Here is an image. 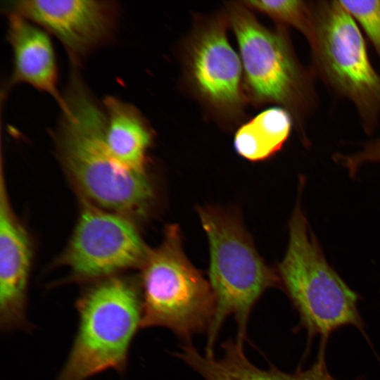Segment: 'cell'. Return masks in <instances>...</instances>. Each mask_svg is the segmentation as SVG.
Wrapping results in <instances>:
<instances>
[{
    "mask_svg": "<svg viewBox=\"0 0 380 380\" xmlns=\"http://www.w3.org/2000/svg\"><path fill=\"white\" fill-rule=\"evenodd\" d=\"M63 96L55 134L62 160L84 194L97 204L124 216L144 214L153 198L145 172L117 160L105 140L106 116L76 70Z\"/></svg>",
    "mask_w": 380,
    "mask_h": 380,
    "instance_id": "6da1fadb",
    "label": "cell"
},
{
    "mask_svg": "<svg viewBox=\"0 0 380 380\" xmlns=\"http://www.w3.org/2000/svg\"><path fill=\"white\" fill-rule=\"evenodd\" d=\"M198 210L209 243V282L215 298L205 353L214 355L224 322L234 317L236 338L243 342L255 305L267 289L280 286L281 281L278 272L264 262L234 215L210 207Z\"/></svg>",
    "mask_w": 380,
    "mask_h": 380,
    "instance_id": "7a4b0ae2",
    "label": "cell"
},
{
    "mask_svg": "<svg viewBox=\"0 0 380 380\" xmlns=\"http://www.w3.org/2000/svg\"><path fill=\"white\" fill-rule=\"evenodd\" d=\"M278 274L309 339L325 342L334 331L352 326L363 331L358 295L326 260L296 203L289 224V239Z\"/></svg>",
    "mask_w": 380,
    "mask_h": 380,
    "instance_id": "3957f363",
    "label": "cell"
},
{
    "mask_svg": "<svg viewBox=\"0 0 380 380\" xmlns=\"http://www.w3.org/2000/svg\"><path fill=\"white\" fill-rule=\"evenodd\" d=\"M78 327L68 359L56 380H87L108 369L123 373L129 351L141 328L142 307L136 288L110 277L77 302Z\"/></svg>",
    "mask_w": 380,
    "mask_h": 380,
    "instance_id": "277c9868",
    "label": "cell"
},
{
    "mask_svg": "<svg viewBox=\"0 0 380 380\" xmlns=\"http://www.w3.org/2000/svg\"><path fill=\"white\" fill-rule=\"evenodd\" d=\"M142 267L141 328H167L183 342L208 332L215 296L209 281L187 259L177 225L167 226L163 242L149 251Z\"/></svg>",
    "mask_w": 380,
    "mask_h": 380,
    "instance_id": "5b68a950",
    "label": "cell"
},
{
    "mask_svg": "<svg viewBox=\"0 0 380 380\" xmlns=\"http://www.w3.org/2000/svg\"><path fill=\"white\" fill-rule=\"evenodd\" d=\"M315 61L327 82L350 100L369 126L380 112V76L372 67L359 26L339 1L312 6Z\"/></svg>",
    "mask_w": 380,
    "mask_h": 380,
    "instance_id": "8992f818",
    "label": "cell"
},
{
    "mask_svg": "<svg viewBox=\"0 0 380 380\" xmlns=\"http://www.w3.org/2000/svg\"><path fill=\"white\" fill-rule=\"evenodd\" d=\"M229 19L252 97L292 110L300 109L305 99L306 80L285 35L262 26L246 6H231Z\"/></svg>",
    "mask_w": 380,
    "mask_h": 380,
    "instance_id": "52a82bcc",
    "label": "cell"
},
{
    "mask_svg": "<svg viewBox=\"0 0 380 380\" xmlns=\"http://www.w3.org/2000/svg\"><path fill=\"white\" fill-rule=\"evenodd\" d=\"M150 249L125 216L85 201L63 260L79 279L143 265Z\"/></svg>",
    "mask_w": 380,
    "mask_h": 380,
    "instance_id": "ba28073f",
    "label": "cell"
},
{
    "mask_svg": "<svg viewBox=\"0 0 380 380\" xmlns=\"http://www.w3.org/2000/svg\"><path fill=\"white\" fill-rule=\"evenodd\" d=\"M8 6L58 38L74 63L106 43L117 22V6L108 1L22 0Z\"/></svg>",
    "mask_w": 380,
    "mask_h": 380,
    "instance_id": "9c48e42d",
    "label": "cell"
},
{
    "mask_svg": "<svg viewBox=\"0 0 380 380\" xmlns=\"http://www.w3.org/2000/svg\"><path fill=\"white\" fill-rule=\"evenodd\" d=\"M240 62L229 43L222 19L208 24L191 43L189 58L191 80L205 100L227 115L237 113L242 106Z\"/></svg>",
    "mask_w": 380,
    "mask_h": 380,
    "instance_id": "30bf717a",
    "label": "cell"
},
{
    "mask_svg": "<svg viewBox=\"0 0 380 380\" xmlns=\"http://www.w3.org/2000/svg\"><path fill=\"white\" fill-rule=\"evenodd\" d=\"M31 248L26 231L13 213L1 175L0 327L6 332L29 329L27 289Z\"/></svg>",
    "mask_w": 380,
    "mask_h": 380,
    "instance_id": "8fae6325",
    "label": "cell"
},
{
    "mask_svg": "<svg viewBox=\"0 0 380 380\" xmlns=\"http://www.w3.org/2000/svg\"><path fill=\"white\" fill-rule=\"evenodd\" d=\"M175 353L203 380H338L329 372L322 346L317 360L306 369L286 372L271 366L262 369L253 364L243 350V342L229 339L222 344V355L201 353L191 343L184 342ZM354 380H362L358 378Z\"/></svg>",
    "mask_w": 380,
    "mask_h": 380,
    "instance_id": "7c38bea8",
    "label": "cell"
},
{
    "mask_svg": "<svg viewBox=\"0 0 380 380\" xmlns=\"http://www.w3.org/2000/svg\"><path fill=\"white\" fill-rule=\"evenodd\" d=\"M7 39L13 52L11 84H29L51 96L61 107L63 96L58 89L56 55L47 32L22 15L11 12Z\"/></svg>",
    "mask_w": 380,
    "mask_h": 380,
    "instance_id": "4fadbf2b",
    "label": "cell"
},
{
    "mask_svg": "<svg viewBox=\"0 0 380 380\" xmlns=\"http://www.w3.org/2000/svg\"><path fill=\"white\" fill-rule=\"evenodd\" d=\"M103 103L105 140L109 151L125 166L145 172L146 153L153 138L150 127L129 103L107 96Z\"/></svg>",
    "mask_w": 380,
    "mask_h": 380,
    "instance_id": "5bb4252c",
    "label": "cell"
},
{
    "mask_svg": "<svg viewBox=\"0 0 380 380\" xmlns=\"http://www.w3.org/2000/svg\"><path fill=\"white\" fill-rule=\"evenodd\" d=\"M291 127L292 120L287 110L281 107L266 109L237 130L234 148L249 160H265L281 148Z\"/></svg>",
    "mask_w": 380,
    "mask_h": 380,
    "instance_id": "9a60e30c",
    "label": "cell"
},
{
    "mask_svg": "<svg viewBox=\"0 0 380 380\" xmlns=\"http://www.w3.org/2000/svg\"><path fill=\"white\" fill-rule=\"evenodd\" d=\"M245 6L265 13L278 22L292 26L309 43L314 33L312 6L300 0L246 1Z\"/></svg>",
    "mask_w": 380,
    "mask_h": 380,
    "instance_id": "2e32d148",
    "label": "cell"
},
{
    "mask_svg": "<svg viewBox=\"0 0 380 380\" xmlns=\"http://www.w3.org/2000/svg\"><path fill=\"white\" fill-rule=\"evenodd\" d=\"M362 27L380 55V1H339Z\"/></svg>",
    "mask_w": 380,
    "mask_h": 380,
    "instance_id": "e0dca14e",
    "label": "cell"
}]
</instances>
